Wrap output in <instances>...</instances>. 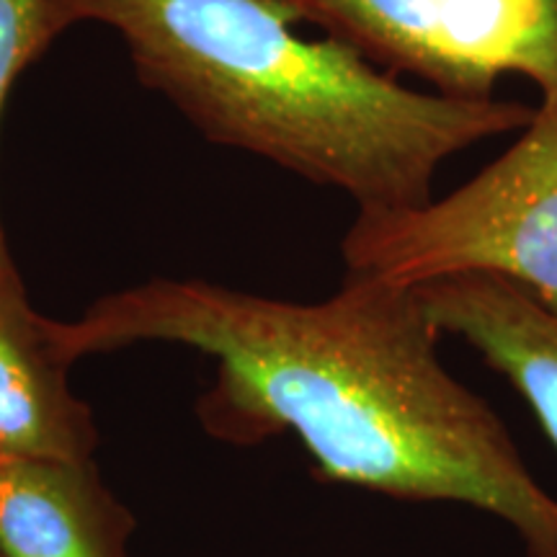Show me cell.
Wrapping results in <instances>:
<instances>
[{"instance_id":"cell-6","label":"cell","mask_w":557,"mask_h":557,"mask_svg":"<svg viewBox=\"0 0 557 557\" xmlns=\"http://www.w3.org/2000/svg\"><path fill=\"white\" fill-rule=\"evenodd\" d=\"M442 336L465 341L532 410L557 451V310L491 274L413 287Z\"/></svg>"},{"instance_id":"cell-2","label":"cell","mask_w":557,"mask_h":557,"mask_svg":"<svg viewBox=\"0 0 557 557\" xmlns=\"http://www.w3.org/2000/svg\"><path fill=\"white\" fill-rule=\"evenodd\" d=\"M78 24L120 34L137 81L207 143L263 158L357 209L434 199L442 165L513 135L534 109L403 86L351 47L297 32L276 0H47L52 39Z\"/></svg>"},{"instance_id":"cell-3","label":"cell","mask_w":557,"mask_h":557,"mask_svg":"<svg viewBox=\"0 0 557 557\" xmlns=\"http://www.w3.org/2000/svg\"><path fill=\"white\" fill-rule=\"evenodd\" d=\"M346 274L421 287L491 274L557 310V94L517 143L447 197L410 209H357L341 240Z\"/></svg>"},{"instance_id":"cell-4","label":"cell","mask_w":557,"mask_h":557,"mask_svg":"<svg viewBox=\"0 0 557 557\" xmlns=\"http://www.w3.org/2000/svg\"><path fill=\"white\" fill-rule=\"evenodd\" d=\"M389 75L493 99L506 75L557 94V0H276Z\"/></svg>"},{"instance_id":"cell-7","label":"cell","mask_w":557,"mask_h":557,"mask_svg":"<svg viewBox=\"0 0 557 557\" xmlns=\"http://www.w3.org/2000/svg\"><path fill=\"white\" fill-rule=\"evenodd\" d=\"M135 527L94 459L0 457V557H127Z\"/></svg>"},{"instance_id":"cell-1","label":"cell","mask_w":557,"mask_h":557,"mask_svg":"<svg viewBox=\"0 0 557 557\" xmlns=\"http://www.w3.org/2000/svg\"><path fill=\"white\" fill-rule=\"evenodd\" d=\"M70 367L137 344L214 359L197 400L207 436L259 447L295 436L320 480L504 521L527 553H557V496L534 478L491 403L438 354L413 287L346 274L336 295L295 302L205 278L158 276L52 320Z\"/></svg>"},{"instance_id":"cell-8","label":"cell","mask_w":557,"mask_h":557,"mask_svg":"<svg viewBox=\"0 0 557 557\" xmlns=\"http://www.w3.org/2000/svg\"><path fill=\"white\" fill-rule=\"evenodd\" d=\"M47 26V0H0V116L11 88L24 70L41 60L52 47ZM3 222H0V256H9Z\"/></svg>"},{"instance_id":"cell-5","label":"cell","mask_w":557,"mask_h":557,"mask_svg":"<svg viewBox=\"0 0 557 557\" xmlns=\"http://www.w3.org/2000/svg\"><path fill=\"white\" fill-rule=\"evenodd\" d=\"M70 364L32 308L13 256H0V457L94 459V410L73 393Z\"/></svg>"},{"instance_id":"cell-9","label":"cell","mask_w":557,"mask_h":557,"mask_svg":"<svg viewBox=\"0 0 557 557\" xmlns=\"http://www.w3.org/2000/svg\"><path fill=\"white\" fill-rule=\"evenodd\" d=\"M524 557H557V553H545V555H534V553H527Z\"/></svg>"}]
</instances>
